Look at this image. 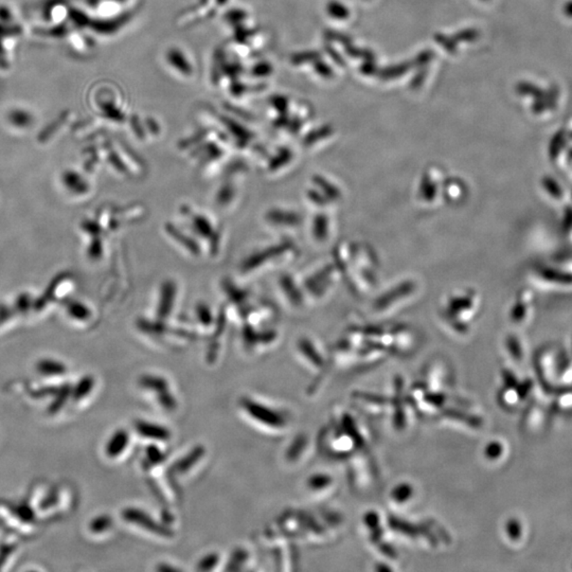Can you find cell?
I'll return each instance as SVG.
<instances>
[{"label":"cell","mask_w":572,"mask_h":572,"mask_svg":"<svg viewBox=\"0 0 572 572\" xmlns=\"http://www.w3.org/2000/svg\"><path fill=\"white\" fill-rule=\"evenodd\" d=\"M242 406L244 409L250 414L256 421L264 425L270 427H282L285 425V420L276 410L268 407V406L259 404L258 402L252 401L250 399H244L242 401Z\"/></svg>","instance_id":"cell-6"},{"label":"cell","mask_w":572,"mask_h":572,"mask_svg":"<svg viewBox=\"0 0 572 572\" xmlns=\"http://www.w3.org/2000/svg\"><path fill=\"white\" fill-rule=\"evenodd\" d=\"M129 436L125 430H118L115 432L106 444V455L111 458H116L123 450L126 448L129 444Z\"/></svg>","instance_id":"cell-11"},{"label":"cell","mask_w":572,"mask_h":572,"mask_svg":"<svg viewBox=\"0 0 572 572\" xmlns=\"http://www.w3.org/2000/svg\"><path fill=\"white\" fill-rule=\"evenodd\" d=\"M147 455H149V459H151V461H153V462H156V461L163 459V452H161V450H157L156 448H152Z\"/></svg>","instance_id":"cell-16"},{"label":"cell","mask_w":572,"mask_h":572,"mask_svg":"<svg viewBox=\"0 0 572 572\" xmlns=\"http://www.w3.org/2000/svg\"><path fill=\"white\" fill-rule=\"evenodd\" d=\"M123 517L129 523H136L139 527L145 528L155 534L163 535V537H171V531L165 525L156 523L151 516L143 513L138 509L129 508L123 512Z\"/></svg>","instance_id":"cell-8"},{"label":"cell","mask_w":572,"mask_h":572,"mask_svg":"<svg viewBox=\"0 0 572 572\" xmlns=\"http://www.w3.org/2000/svg\"><path fill=\"white\" fill-rule=\"evenodd\" d=\"M333 256L341 279H345L357 294H363L377 286L379 262L369 245L361 242H341Z\"/></svg>","instance_id":"cell-1"},{"label":"cell","mask_w":572,"mask_h":572,"mask_svg":"<svg viewBox=\"0 0 572 572\" xmlns=\"http://www.w3.org/2000/svg\"><path fill=\"white\" fill-rule=\"evenodd\" d=\"M334 221L329 213L317 214L312 224L313 238L317 243L325 244L332 238L334 232Z\"/></svg>","instance_id":"cell-9"},{"label":"cell","mask_w":572,"mask_h":572,"mask_svg":"<svg viewBox=\"0 0 572 572\" xmlns=\"http://www.w3.org/2000/svg\"><path fill=\"white\" fill-rule=\"evenodd\" d=\"M201 456L202 450H199H199H194L193 452H191V454H190L189 456L185 457V458H183V460H181V462H179V464H177V470L181 471V472L187 470L188 468H190V466H193L194 461L197 460V459H199Z\"/></svg>","instance_id":"cell-13"},{"label":"cell","mask_w":572,"mask_h":572,"mask_svg":"<svg viewBox=\"0 0 572 572\" xmlns=\"http://www.w3.org/2000/svg\"><path fill=\"white\" fill-rule=\"evenodd\" d=\"M140 384L147 389L154 390V391L158 392L159 394L169 391L167 381L163 379V377L147 375V377H143L141 379Z\"/></svg>","instance_id":"cell-12"},{"label":"cell","mask_w":572,"mask_h":572,"mask_svg":"<svg viewBox=\"0 0 572 572\" xmlns=\"http://www.w3.org/2000/svg\"><path fill=\"white\" fill-rule=\"evenodd\" d=\"M419 282L416 279L407 278L392 285L372 303L374 314L388 315L397 312L419 293Z\"/></svg>","instance_id":"cell-3"},{"label":"cell","mask_w":572,"mask_h":572,"mask_svg":"<svg viewBox=\"0 0 572 572\" xmlns=\"http://www.w3.org/2000/svg\"><path fill=\"white\" fill-rule=\"evenodd\" d=\"M446 176L436 167H428L421 174L416 187V201L420 205L432 208L441 201L442 185Z\"/></svg>","instance_id":"cell-4"},{"label":"cell","mask_w":572,"mask_h":572,"mask_svg":"<svg viewBox=\"0 0 572 572\" xmlns=\"http://www.w3.org/2000/svg\"><path fill=\"white\" fill-rule=\"evenodd\" d=\"M109 525H111V521H109L108 517L101 516L92 523V530L96 531V532L97 531H103Z\"/></svg>","instance_id":"cell-15"},{"label":"cell","mask_w":572,"mask_h":572,"mask_svg":"<svg viewBox=\"0 0 572 572\" xmlns=\"http://www.w3.org/2000/svg\"><path fill=\"white\" fill-rule=\"evenodd\" d=\"M478 295L473 288H464L446 297L440 309V319L452 332L466 334L479 311Z\"/></svg>","instance_id":"cell-2"},{"label":"cell","mask_w":572,"mask_h":572,"mask_svg":"<svg viewBox=\"0 0 572 572\" xmlns=\"http://www.w3.org/2000/svg\"><path fill=\"white\" fill-rule=\"evenodd\" d=\"M341 279V274L333 263L331 265L321 268L319 272H317L316 276L311 279L309 283H314V284H309L307 292L317 300H320L331 294Z\"/></svg>","instance_id":"cell-5"},{"label":"cell","mask_w":572,"mask_h":572,"mask_svg":"<svg viewBox=\"0 0 572 572\" xmlns=\"http://www.w3.org/2000/svg\"><path fill=\"white\" fill-rule=\"evenodd\" d=\"M136 427L141 436H145V438L154 439V440H158V441H165V440H169L170 436H171V432L167 428L158 425V424L139 421L137 422Z\"/></svg>","instance_id":"cell-10"},{"label":"cell","mask_w":572,"mask_h":572,"mask_svg":"<svg viewBox=\"0 0 572 572\" xmlns=\"http://www.w3.org/2000/svg\"><path fill=\"white\" fill-rule=\"evenodd\" d=\"M218 557L216 555H210L209 557H206L205 559H202L199 565V570H210L218 563Z\"/></svg>","instance_id":"cell-14"},{"label":"cell","mask_w":572,"mask_h":572,"mask_svg":"<svg viewBox=\"0 0 572 572\" xmlns=\"http://www.w3.org/2000/svg\"><path fill=\"white\" fill-rule=\"evenodd\" d=\"M468 183L458 176L446 177L442 185L441 199L450 205H458L468 197Z\"/></svg>","instance_id":"cell-7"}]
</instances>
